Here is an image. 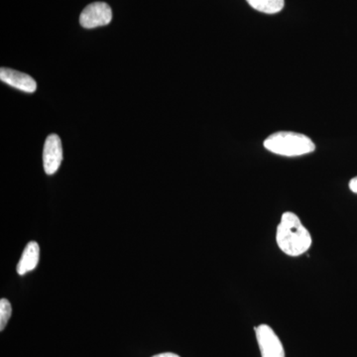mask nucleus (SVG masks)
<instances>
[{"label": "nucleus", "instance_id": "4", "mask_svg": "<svg viewBox=\"0 0 357 357\" xmlns=\"http://www.w3.org/2000/svg\"><path fill=\"white\" fill-rule=\"evenodd\" d=\"M255 330L262 357H285L281 340L269 326L261 325Z\"/></svg>", "mask_w": 357, "mask_h": 357}, {"label": "nucleus", "instance_id": "6", "mask_svg": "<svg viewBox=\"0 0 357 357\" xmlns=\"http://www.w3.org/2000/svg\"><path fill=\"white\" fill-rule=\"evenodd\" d=\"M0 79L3 83L24 91V93H32L37 89L36 82L32 77L24 74V73L18 72V70L8 69V68H1Z\"/></svg>", "mask_w": 357, "mask_h": 357}, {"label": "nucleus", "instance_id": "11", "mask_svg": "<svg viewBox=\"0 0 357 357\" xmlns=\"http://www.w3.org/2000/svg\"><path fill=\"white\" fill-rule=\"evenodd\" d=\"M152 357H180L178 354H172V352H165V354H157Z\"/></svg>", "mask_w": 357, "mask_h": 357}, {"label": "nucleus", "instance_id": "7", "mask_svg": "<svg viewBox=\"0 0 357 357\" xmlns=\"http://www.w3.org/2000/svg\"><path fill=\"white\" fill-rule=\"evenodd\" d=\"M40 248L38 243L31 241L26 245L17 265V273L25 275L37 267L39 262Z\"/></svg>", "mask_w": 357, "mask_h": 357}, {"label": "nucleus", "instance_id": "3", "mask_svg": "<svg viewBox=\"0 0 357 357\" xmlns=\"http://www.w3.org/2000/svg\"><path fill=\"white\" fill-rule=\"evenodd\" d=\"M112 20V8L105 2H95L89 4L79 16V23L86 29H93V28L109 24Z\"/></svg>", "mask_w": 357, "mask_h": 357}, {"label": "nucleus", "instance_id": "2", "mask_svg": "<svg viewBox=\"0 0 357 357\" xmlns=\"http://www.w3.org/2000/svg\"><path fill=\"white\" fill-rule=\"evenodd\" d=\"M264 147L272 153L286 157L302 156L312 153L316 149L311 138L291 131L271 134L264 141Z\"/></svg>", "mask_w": 357, "mask_h": 357}, {"label": "nucleus", "instance_id": "8", "mask_svg": "<svg viewBox=\"0 0 357 357\" xmlns=\"http://www.w3.org/2000/svg\"><path fill=\"white\" fill-rule=\"evenodd\" d=\"M255 10L266 14L280 13L285 6V0H246Z\"/></svg>", "mask_w": 357, "mask_h": 357}, {"label": "nucleus", "instance_id": "1", "mask_svg": "<svg viewBox=\"0 0 357 357\" xmlns=\"http://www.w3.org/2000/svg\"><path fill=\"white\" fill-rule=\"evenodd\" d=\"M276 241L279 248L289 256L304 255L312 245L309 230L303 225L297 215L284 213L277 227Z\"/></svg>", "mask_w": 357, "mask_h": 357}, {"label": "nucleus", "instance_id": "5", "mask_svg": "<svg viewBox=\"0 0 357 357\" xmlns=\"http://www.w3.org/2000/svg\"><path fill=\"white\" fill-rule=\"evenodd\" d=\"M63 160V147L57 134L47 137L43 150V165L47 175H53L60 168Z\"/></svg>", "mask_w": 357, "mask_h": 357}, {"label": "nucleus", "instance_id": "10", "mask_svg": "<svg viewBox=\"0 0 357 357\" xmlns=\"http://www.w3.org/2000/svg\"><path fill=\"white\" fill-rule=\"evenodd\" d=\"M349 189H351V192L357 194V177L351 178V182H349Z\"/></svg>", "mask_w": 357, "mask_h": 357}, {"label": "nucleus", "instance_id": "9", "mask_svg": "<svg viewBox=\"0 0 357 357\" xmlns=\"http://www.w3.org/2000/svg\"><path fill=\"white\" fill-rule=\"evenodd\" d=\"M11 312H13V307H11L9 301L1 299L0 301V331H3L6 328L7 323L10 319Z\"/></svg>", "mask_w": 357, "mask_h": 357}]
</instances>
